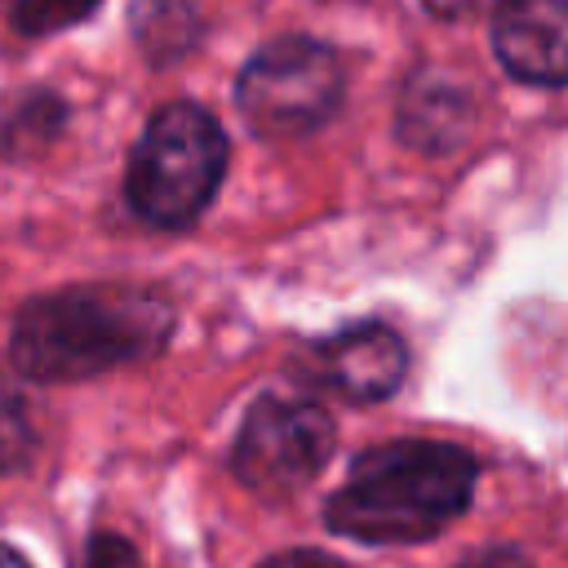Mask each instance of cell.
<instances>
[{
    "mask_svg": "<svg viewBox=\"0 0 568 568\" xmlns=\"http://www.w3.org/2000/svg\"><path fill=\"white\" fill-rule=\"evenodd\" d=\"M173 324V302L155 288L71 284L18 311L9 355L31 382H84L155 355Z\"/></svg>",
    "mask_w": 568,
    "mask_h": 568,
    "instance_id": "cell-1",
    "label": "cell"
},
{
    "mask_svg": "<svg viewBox=\"0 0 568 568\" xmlns=\"http://www.w3.org/2000/svg\"><path fill=\"white\" fill-rule=\"evenodd\" d=\"M475 457L444 439H390L355 457L324 519L333 532L390 546L439 537L466 515L475 493Z\"/></svg>",
    "mask_w": 568,
    "mask_h": 568,
    "instance_id": "cell-2",
    "label": "cell"
},
{
    "mask_svg": "<svg viewBox=\"0 0 568 568\" xmlns=\"http://www.w3.org/2000/svg\"><path fill=\"white\" fill-rule=\"evenodd\" d=\"M226 173V133L195 102H164L129 160V204L142 222L178 231L191 226L217 195Z\"/></svg>",
    "mask_w": 568,
    "mask_h": 568,
    "instance_id": "cell-3",
    "label": "cell"
},
{
    "mask_svg": "<svg viewBox=\"0 0 568 568\" xmlns=\"http://www.w3.org/2000/svg\"><path fill=\"white\" fill-rule=\"evenodd\" d=\"M342 58L311 36H284L257 49L235 80V106L262 138H302L342 102Z\"/></svg>",
    "mask_w": 568,
    "mask_h": 568,
    "instance_id": "cell-4",
    "label": "cell"
},
{
    "mask_svg": "<svg viewBox=\"0 0 568 568\" xmlns=\"http://www.w3.org/2000/svg\"><path fill=\"white\" fill-rule=\"evenodd\" d=\"M333 448L337 426L315 399L266 390L244 413V426L231 448V470L248 493L280 501L306 488L328 466Z\"/></svg>",
    "mask_w": 568,
    "mask_h": 568,
    "instance_id": "cell-5",
    "label": "cell"
},
{
    "mask_svg": "<svg viewBox=\"0 0 568 568\" xmlns=\"http://www.w3.org/2000/svg\"><path fill=\"white\" fill-rule=\"evenodd\" d=\"M497 62L541 89L568 80V0H493Z\"/></svg>",
    "mask_w": 568,
    "mask_h": 568,
    "instance_id": "cell-6",
    "label": "cell"
},
{
    "mask_svg": "<svg viewBox=\"0 0 568 568\" xmlns=\"http://www.w3.org/2000/svg\"><path fill=\"white\" fill-rule=\"evenodd\" d=\"M315 364L328 386H337L346 399L373 404L399 390L408 373V346L390 324H351L315 346Z\"/></svg>",
    "mask_w": 568,
    "mask_h": 568,
    "instance_id": "cell-7",
    "label": "cell"
},
{
    "mask_svg": "<svg viewBox=\"0 0 568 568\" xmlns=\"http://www.w3.org/2000/svg\"><path fill=\"white\" fill-rule=\"evenodd\" d=\"M36 453V422L22 399V390L0 377V475H13Z\"/></svg>",
    "mask_w": 568,
    "mask_h": 568,
    "instance_id": "cell-8",
    "label": "cell"
},
{
    "mask_svg": "<svg viewBox=\"0 0 568 568\" xmlns=\"http://www.w3.org/2000/svg\"><path fill=\"white\" fill-rule=\"evenodd\" d=\"M102 0H18L13 22L27 36H53L71 22H84Z\"/></svg>",
    "mask_w": 568,
    "mask_h": 568,
    "instance_id": "cell-9",
    "label": "cell"
},
{
    "mask_svg": "<svg viewBox=\"0 0 568 568\" xmlns=\"http://www.w3.org/2000/svg\"><path fill=\"white\" fill-rule=\"evenodd\" d=\"M89 568H146V564L133 550V541H124L120 532H93V541H89Z\"/></svg>",
    "mask_w": 568,
    "mask_h": 568,
    "instance_id": "cell-10",
    "label": "cell"
},
{
    "mask_svg": "<svg viewBox=\"0 0 568 568\" xmlns=\"http://www.w3.org/2000/svg\"><path fill=\"white\" fill-rule=\"evenodd\" d=\"M457 568H537V564L524 550H515V546H488V550L462 559Z\"/></svg>",
    "mask_w": 568,
    "mask_h": 568,
    "instance_id": "cell-11",
    "label": "cell"
},
{
    "mask_svg": "<svg viewBox=\"0 0 568 568\" xmlns=\"http://www.w3.org/2000/svg\"><path fill=\"white\" fill-rule=\"evenodd\" d=\"M262 568H351V564L324 550H284V555H271Z\"/></svg>",
    "mask_w": 568,
    "mask_h": 568,
    "instance_id": "cell-12",
    "label": "cell"
},
{
    "mask_svg": "<svg viewBox=\"0 0 568 568\" xmlns=\"http://www.w3.org/2000/svg\"><path fill=\"white\" fill-rule=\"evenodd\" d=\"M479 4H488V0H422V9H430L435 18H466Z\"/></svg>",
    "mask_w": 568,
    "mask_h": 568,
    "instance_id": "cell-13",
    "label": "cell"
},
{
    "mask_svg": "<svg viewBox=\"0 0 568 568\" xmlns=\"http://www.w3.org/2000/svg\"><path fill=\"white\" fill-rule=\"evenodd\" d=\"M0 568H31V564H27L13 546H4V541H0Z\"/></svg>",
    "mask_w": 568,
    "mask_h": 568,
    "instance_id": "cell-14",
    "label": "cell"
}]
</instances>
